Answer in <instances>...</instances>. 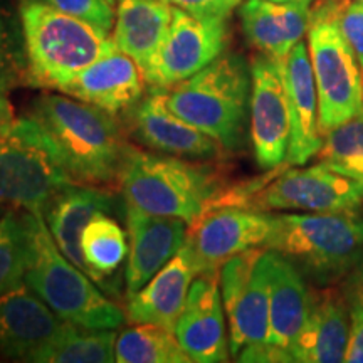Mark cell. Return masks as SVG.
Segmentation results:
<instances>
[{"instance_id":"6da1fadb","label":"cell","mask_w":363,"mask_h":363,"mask_svg":"<svg viewBox=\"0 0 363 363\" xmlns=\"http://www.w3.org/2000/svg\"><path fill=\"white\" fill-rule=\"evenodd\" d=\"M29 116L51 136L78 184L101 187L120 179L131 145L110 113L67 94H43L33 101Z\"/></svg>"},{"instance_id":"7a4b0ae2","label":"cell","mask_w":363,"mask_h":363,"mask_svg":"<svg viewBox=\"0 0 363 363\" xmlns=\"http://www.w3.org/2000/svg\"><path fill=\"white\" fill-rule=\"evenodd\" d=\"M19 19L26 84L33 88L61 91L76 74L118 49L110 30L57 11L44 0H21Z\"/></svg>"},{"instance_id":"3957f363","label":"cell","mask_w":363,"mask_h":363,"mask_svg":"<svg viewBox=\"0 0 363 363\" xmlns=\"http://www.w3.org/2000/svg\"><path fill=\"white\" fill-rule=\"evenodd\" d=\"M27 234L24 283L62 320L91 330H115L125 313L93 279L67 259L43 214L21 212Z\"/></svg>"},{"instance_id":"277c9868","label":"cell","mask_w":363,"mask_h":363,"mask_svg":"<svg viewBox=\"0 0 363 363\" xmlns=\"http://www.w3.org/2000/svg\"><path fill=\"white\" fill-rule=\"evenodd\" d=\"M126 206L194 224L222 194V182L207 165L130 147L120 179Z\"/></svg>"},{"instance_id":"5b68a950","label":"cell","mask_w":363,"mask_h":363,"mask_svg":"<svg viewBox=\"0 0 363 363\" xmlns=\"http://www.w3.org/2000/svg\"><path fill=\"white\" fill-rule=\"evenodd\" d=\"M165 98L177 116L212 136L225 150L244 145L251 67L239 54H220L194 76L167 88Z\"/></svg>"},{"instance_id":"8992f818","label":"cell","mask_w":363,"mask_h":363,"mask_svg":"<svg viewBox=\"0 0 363 363\" xmlns=\"http://www.w3.org/2000/svg\"><path fill=\"white\" fill-rule=\"evenodd\" d=\"M264 247L321 283H333L350 274L363 257V219L355 211L272 216Z\"/></svg>"},{"instance_id":"52a82bcc","label":"cell","mask_w":363,"mask_h":363,"mask_svg":"<svg viewBox=\"0 0 363 363\" xmlns=\"http://www.w3.org/2000/svg\"><path fill=\"white\" fill-rule=\"evenodd\" d=\"M76 184L51 136L33 116L0 135V211L44 214L67 185Z\"/></svg>"},{"instance_id":"ba28073f","label":"cell","mask_w":363,"mask_h":363,"mask_svg":"<svg viewBox=\"0 0 363 363\" xmlns=\"http://www.w3.org/2000/svg\"><path fill=\"white\" fill-rule=\"evenodd\" d=\"M308 51L325 133L363 110V69L340 30L331 0L311 11Z\"/></svg>"},{"instance_id":"9c48e42d","label":"cell","mask_w":363,"mask_h":363,"mask_svg":"<svg viewBox=\"0 0 363 363\" xmlns=\"http://www.w3.org/2000/svg\"><path fill=\"white\" fill-rule=\"evenodd\" d=\"M229 323L230 355L239 362H266L269 337V272L266 247L235 254L219 271Z\"/></svg>"},{"instance_id":"30bf717a","label":"cell","mask_w":363,"mask_h":363,"mask_svg":"<svg viewBox=\"0 0 363 363\" xmlns=\"http://www.w3.org/2000/svg\"><path fill=\"white\" fill-rule=\"evenodd\" d=\"M363 203V185L323 163L308 169H289L269 175V184L219 195L211 208L235 206L256 211L338 212L355 211Z\"/></svg>"},{"instance_id":"8fae6325","label":"cell","mask_w":363,"mask_h":363,"mask_svg":"<svg viewBox=\"0 0 363 363\" xmlns=\"http://www.w3.org/2000/svg\"><path fill=\"white\" fill-rule=\"evenodd\" d=\"M227 40L225 17H197L174 7L169 33L143 71L145 81L152 88H170L224 54Z\"/></svg>"},{"instance_id":"7c38bea8","label":"cell","mask_w":363,"mask_h":363,"mask_svg":"<svg viewBox=\"0 0 363 363\" xmlns=\"http://www.w3.org/2000/svg\"><path fill=\"white\" fill-rule=\"evenodd\" d=\"M272 216L247 207H216L199 217L187 230L185 244L201 272L220 271L230 257L252 247H264Z\"/></svg>"},{"instance_id":"4fadbf2b","label":"cell","mask_w":363,"mask_h":363,"mask_svg":"<svg viewBox=\"0 0 363 363\" xmlns=\"http://www.w3.org/2000/svg\"><path fill=\"white\" fill-rule=\"evenodd\" d=\"M249 115L257 165L264 170L283 165L291 136L283 61H276L264 54L252 61Z\"/></svg>"},{"instance_id":"5bb4252c","label":"cell","mask_w":363,"mask_h":363,"mask_svg":"<svg viewBox=\"0 0 363 363\" xmlns=\"http://www.w3.org/2000/svg\"><path fill=\"white\" fill-rule=\"evenodd\" d=\"M69 325L26 283L17 284L0 296V357L38 363Z\"/></svg>"},{"instance_id":"9a60e30c","label":"cell","mask_w":363,"mask_h":363,"mask_svg":"<svg viewBox=\"0 0 363 363\" xmlns=\"http://www.w3.org/2000/svg\"><path fill=\"white\" fill-rule=\"evenodd\" d=\"M175 337L192 362L220 363L229 358L219 271L201 272L194 279Z\"/></svg>"},{"instance_id":"2e32d148","label":"cell","mask_w":363,"mask_h":363,"mask_svg":"<svg viewBox=\"0 0 363 363\" xmlns=\"http://www.w3.org/2000/svg\"><path fill=\"white\" fill-rule=\"evenodd\" d=\"M131 128L140 143L158 153L174 155L187 160H214L225 148L208 136L177 116L167 106L165 89L152 88L131 110Z\"/></svg>"},{"instance_id":"e0dca14e","label":"cell","mask_w":363,"mask_h":363,"mask_svg":"<svg viewBox=\"0 0 363 363\" xmlns=\"http://www.w3.org/2000/svg\"><path fill=\"white\" fill-rule=\"evenodd\" d=\"M269 272V337L266 362H293L291 350L308 318L311 293L301 272L279 252L266 249Z\"/></svg>"},{"instance_id":"ac0fdd59","label":"cell","mask_w":363,"mask_h":363,"mask_svg":"<svg viewBox=\"0 0 363 363\" xmlns=\"http://www.w3.org/2000/svg\"><path fill=\"white\" fill-rule=\"evenodd\" d=\"M126 225L130 234L128 262L125 269L126 296L142 289L187 239V222L175 217L153 216L126 206Z\"/></svg>"},{"instance_id":"d6986e66","label":"cell","mask_w":363,"mask_h":363,"mask_svg":"<svg viewBox=\"0 0 363 363\" xmlns=\"http://www.w3.org/2000/svg\"><path fill=\"white\" fill-rule=\"evenodd\" d=\"M145 76L130 56L115 49L76 74L59 93L116 116L133 110L145 93Z\"/></svg>"},{"instance_id":"ffe728a7","label":"cell","mask_w":363,"mask_h":363,"mask_svg":"<svg viewBox=\"0 0 363 363\" xmlns=\"http://www.w3.org/2000/svg\"><path fill=\"white\" fill-rule=\"evenodd\" d=\"M283 76L291 128L286 160L289 165H305L321 147L318 91L310 51L305 40H299L286 56Z\"/></svg>"},{"instance_id":"44dd1931","label":"cell","mask_w":363,"mask_h":363,"mask_svg":"<svg viewBox=\"0 0 363 363\" xmlns=\"http://www.w3.org/2000/svg\"><path fill=\"white\" fill-rule=\"evenodd\" d=\"M201 274L187 244L142 289L126 296L125 316L128 323L158 325L175 333L194 279Z\"/></svg>"},{"instance_id":"7402d4cb","label":"cell","mask_w":363,"mask_h":363,"mask_svg":"<svg viewBox=\"0 0 363 363\" xmlns=\"http://www.w3.org/2000/svg\"><path fill=\"white\" fill-rule=\"evenodd\" d=\"M350 331V308L347 294L338 288L311 293L308 318L291 350L298 363L345 362Z\"/></svg>"},{"instance_id":"603a6c76","label":"cell","mask_w":363,"mask_h":363,"mask_svg":"<svg viewBox=\"0 0 363 363\" xmlns=\"http://www.w3.org/2000/svg\"><path fill=\"white\" fill-rule=\"evenodd\" d=\"M115 207L116 201L110 190L78 182L62 189L45 207L43 216L54 242L67 259L86 274L88 267L81 251V235L84 227L94 216L111 214Z\"/></svg>"},{"instance_id":"cb8c5ba5","label":"cell","mask_w":363,"mask_h":363,"mask_svg":"<svg viewBox=\"0 0 363 363\" xmlns=\"http://www.w3.org/2000/svg\"><path fill=\"white\" fill-rule=\"evenodd\" d=\"M240 26L247 43L264 56L284 61L310 30V4L246 0L239 7Z\"/></svg>"},{"instance_id":"d4e9b609","label":"cell","mask_w":363,"mask_h":363,"mask_svg":"<svg viewBox=\"0 0 363 363\" xmlns=\"http://www.w3.org/2000/svg\"><path fill=\"white\" fill-rule=\"evenodd\" d=\"M174 7L165 0H118L113 39L145 71L165 39Z\"/></svg>"},{"instance_id":"484cf974","label":"cell","mask_w":363,"mask_h":363,"mask_svg":"<svg viewBox=\"0 0 363 363\" xmlns=\"http://www.w3.org/2000/svg\"><path fill=\"white\" fill-rule=\"evenodd\" d=\"M81 251L88 267L89 278L96 283L104 293H118L115 272L120 269L128 256V240L126 233L121 229L110 214H98L86 224L81 235Z\"/></svg>"},{"instance_id":"4316f807","label":"cell","mask_w":363,"mask_h":363,"mask_svg":"<svg viewBox=\"0 0 363 363\" xmlns=\"http://www.w3.org/2000/svg\"><path fill=\"white\" fill-rule=\"evenodd\" d=\"M118 363H192L174 331L136 323L116 338Z\"/></svg>"},{"instance_id":"83f0119b","label":"cell","mask_w":363,"mask_h":363,"mask_svg":"<svg viewBox=\"0 0 363 363\" xmlns=\"http://www.w3.org/2000/svg\"><path fill=\"white\" fill-rule=\"evenodd\" d=\"M113 330H91L69 325L49 345L38 363H111L116 362Z\"/></svg>"},{"instance_id":"f1b7e54d","label":"cell","mask_w":363,"mask_h":363,"mask_svg":"<svg viewBox=\"0 0 363 363\" xmlns=\"http://www.w3.org/2000/svg\"><path fill=\"white\" fill-rule=\"evenodd\" d=\"M316 155L325 167L363 185V110L325 131Z\"/></svg>"},{"instance_id":"f546056e","label":"cell","mask_w":363,"mask_h":363,"mask_svg":"<svg viewBox=\"0 0 363 363\" xmlns=\"http://www.w3.org/2000/svg\"><path fill=\"white\" fill-rule=\"evenodd\" d=\"M27 269V234L19 211L7 208L0 216V296L24 283Z\"/></svg>"},{"instance_id":"4dcf8cb0","label":"cell","mask_w":363,"mask_h":363,"mask_svg":"<svg viewBox=\"0 0 363 363\" xmlns=\"http://www.w3.org/2000/svg\"><path fill=\"white\" fill-rule=\"evenodd\" d=\"M27 59L21 19L0 4V93L26 84Z\"/></svg>"},{"instance_id":"1f68e13d","label":"cell","mask_w":363,"mask_h":363,"mask_svg":"<svg viewBox=\"0 0 363 363\" xmlns=\"http://www.w3.org/2000/svg\"><path fill=\"white\" fill-rule=\"evenodd\" d=\"M57 11L79 17L104 30H113L116 21L115 6L108 0H44Z\"/></svg>"},{"instance_id":"d6a6232c","label":"cell","mask_w":363,"mask_h":363,"mask_svg":"<svg viewBox=\"0 0 363 363\" xmlns=\"http://www.w3.org/2000/svg\"><path fill=\"white\" fill-rule=\"evenodd\" d=\"M343 38L350 44L363 69V0H331Z\"/></svg>"},{"instance_id":"836d02e7","label":"cell","mask_w":363,"mask_h":363,"mask_svg":"<svg viewBox=\"0 0 363 363\" xmlns=\"http://www.w3.org/2000/svg\"><path fill=\"white\" fill-rule=\"evenodd\" d=\"M350 308V331L345 353V362L363 363V296L353 291H345Z\"/></svg>"},{"instance_id":"e575fe53","label":"cell","mask_w":363,"mask_h":363,"mask_svg":"<svg viewBox=\"0 0 363 363\" xmlns=\"http://www.w3.org/2000/svg\"><path fill=\"white\" fill-rule=\"evenodd\" d=\"M172 7L192 13L197 17H225L229 16L242 0H165Z\"/></svg>"},{"instance_id":"d590c367","label":"cell","mask_w":363,"mask_h":363,"mask_svg":"<svg viewBox=\"0 0 363 363\" xmlns=\"http://www.w3.org/2000/svg\"><path fill=\"white\" fill-rule=\"evenodd\" d=\"M13 121H16V113H13L12 103L9 101L7 94L0 93V135L6 133Z\"/></svg>"},{"instance_id":"8d00e7d4","label":"cell","mask_w":363,"mask_h":363,"mask_svg":"<svg viewBox=\"0 0 363 363\" xmlns=\"http://www.w3.org/2000/svg\"><path fill=\"white\" fill-rule=\"evenodd\" d=\"M345 291H353L363 296V257L355 269L350 272V281L347 283V289Z\"/></svg>"},{"instance_id":"74e56055","label":"cell","mask_w":363,"mask_h":363,"mask_svg":"<svg viewBox=\"0 0 363 363\" xmlns=\"http://www.w3.org/2000/svg\"><path fill=\"white\" fill-rule=\"evenodd\" d=\"M272 2H281V4H311L315 0H272Z\"/></svg>"},{"instance_id":"f35d334b","label":"cell","mask_w":363,"mask_h":363,"mask_svg":"<svg viewBox=\"0 0 363 363\" xmlns=\"http://www.w3.org/2000/svg\"><path fill=\"white\" fill-rule=\"evenodd\" d=\"M108 2H110L111 6H116V0H108Z\"/></svg>"},{"instance_id":"ab89813d","label":"cell","mask_w":363,"mask_h":363,"mask_svg":"<svg viewBox=\"0 0 363 363\" xmlns=\"http://www.w3.org/2000/svg\"><path fill=\"white\" fill-rule=\"evenodd\" d=\"M2 214H4V212H2V211H0V216H2Z\"/></svg>"}]
</instances>
